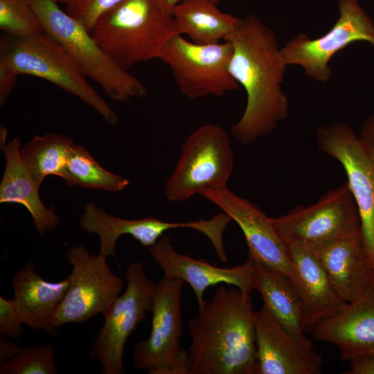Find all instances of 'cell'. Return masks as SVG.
Returning a JSON list of instances; mask_svg holds the SVG:
<instances>
[{
	"label": "cell",
	"instance_id": "1",
	"mask_svg": "<svg viewBox=\"0 0 374 374\" xmlns=\"http://www.w3.org/2000/svg\"><path fill=\"white\" fill-rule=\"evenodd\" d=\"M233 46L229 71L247 93L233 136L249 145L271 133L289 115V101L281 88L287 64L274 32L258 17L249 15L225 39Z\"/></svg>",
	"mask_w": 374,
	"mask_h": 374
},
{
	"label": "cell",
	"instance_id": "2",
	"mask_svg": "<svg viewBox=\"0 0 374 374\" xmlns=\"http://www.w3.org/2000/svg\"><path fill=\"white\" fill-rule=\"evenodd\" d=\"M254 312L251 293L220 286L188 321V374H256Z\"/></svg>",
	"mask_w": 374,
	"mask_h": 374
},
{
	"label": "cell",
	"instance_id": "3",
	"mask_svg": "<svg viewBox=\"0 0 374 374\" xmlns=\"http://www.w3.org/2000/svg\"><path fill=\"white\" fill-rule=\"evenodd\" d=\"M90 33L127 71L139 62L160 60L167 42L179 34L173 17L156 0H123L103 13Z\"/></svg>",
	"mask_w": 374,
	"mask_h": 374
},
{
	"label": "cell",
	"instance_id": "4",
	"mask_svg": "<svg viewBox=\"0 0 374 374\" xmlns=\"http://www.w3.org/2000/svg\"><path fill=\"white\" fill-rule=\"evenodd\" d=\"M44 33L69 55L82 73L97 83L107 96L117 102L143 98L146 86L121 66L95 41L75 18L53 0H28Z\"/></svg>",
	"mask_w": 374,
	"mask_h": 374
},
{
	"label": "cell",
	"instance_id": "5",
	"mask_svg": "<svg viewBox=\"0 0 374 374\" xmlns=\"http://www.w3.org/2000/svg\"><path fill=\"white\" fill-rule=\"evenodd\" d=\"M0 62L18 75L44 79L78 98L109 125L118 123L116 113L91 86L66 51L46 33L1 39Z\"/></svg>",
	"mask_w": 374,
	"mask_h": 374
},
{
	"label": "cell",
	"instance_id": "6",
	"mask_svg": "<svg viewBox=\"0 0 374 374\" xmlns=\"http://www.w3.org/2000/svg\"><path fill=\"white\" fill-rule=\"evenodd\" d=\"M234 167L228 133L207 123L194 130L184 141L180 157L166 181L165 193L172 202L227 186Z\"/></svg>",
	"mask_w": 374,
	"mask_h": 374
},
{
	"label": "cell",
	"instance_id": "7",
	"mask_svg": "<svg viewBox=\"0 0 374 374\" xmlns=\"http://www.w3.org/2000/svg\"><path fill=\"white\" fill-rule=\"evenodd\" d=\"M184 281L163 276L156 284L149 337L133 350V366L149 374H188L183 334L181 290Z\"/></svg>",
	"mask_w": 374,
	"mask_h": 374
},
{
	"label": "cell",
	"instance_id": "8",
	"mask_svg": "<svg viewBox=\"0 0 374 374\" xmlns=\"http://www.w3.org/2000/svg\"><path fill=\"white\" fill-rule=\"evenodd\" d=\"M126 288L104 315L105 322L89 353L101 365L103 374H123L126 342L152 309L156 284L147 276L142 262L130 264L125 272Z\"/></svg>",
	"mask_w": 374,
	"mask_h": 374
},
{
	"label": "cell",
	"instance_id": "9",
	"mask_svg": "<svg viewBox=\"0 0 374 374\" xmlns=\"http://www.w3.org/2000/svg\"><path fill=\"white\" fill-rule=\"evenodd\" d=\"M232 53L229 41L200 44L178 34L167 42L160 60L170 69L179 92L197 99L222 96L238 88L229 71Z\"/></svg>",
	"mask_w": 374,
	"mask_h": 374
},
{
	"label": "cell",
	"instance_id": "10",
	"mask_svg": "<svg viewBox=\"0 0 374 374\" xmlns=\"http://www.w3.org/2000/svg\"><path fill=\"white\" fill-rule=\"evenodd\" d=\"M271 222L285 243L314 251L329 245L360 225L347 181L326 193L316 203L297 206L285 215L271 217Z\"/></svg>",
	"mask_w": 374,
	"mask_h": 374
},
{
	"label": "cell",
	"instance_id": "11",
	"mask_svg": "<svg viewBox=\"0 0 374 374\" xmlns=\"http://www.w3.org/2000/svg\"><path fill=\"white\" fill-rule=\"evenodd\" d=\"M66 258L72 269L69 287L53 319L55 329L87 322L98 314L104 316L123 287V280L111 270L107 257L90 254L81 244L69 248Z\"/></svg>",
	"mask_w": 374,
	"mask_h": 374
},
{
	"label": "cell",
	"instance_id": "12",
	"mask_svg": "<svg viewBox=\"0 0 374 374\" xmlns=\"http://www.w3.org/2000/svg\"><path fill=\"white\" fill-rule=\"evenodd\" d=\"M318 148L345 170L360 220L364 251L374 273V157L345 123L319 126Z\"/></svg>",
	"mask_w": 374,
	"mask_h": 374
},
{
	"label": "cell",
	"instance_id": "13",
	"mask_svg": "<svg viewBox=\"0 0 374 374\" xmlns=\"http://www.w3.org/2000/svg\"><path fill=\"white\" fill-rule=\"evenodd\" d=\"M338 6L339 17L326 34L315 39L300 34L280 48L287 66H300L308 78L323 83L330 80L329 63L339 51L358 42L374 46V21L359 1L339 0Z\"/></svg>",
	"mask_w": 374,
	"mask_h": 374
},
{
	"label": "cell",
	"instance_id": "14",
	"mask_svg": "<svg viewBox=\"0 0 374 374\" xmlns=\"http://www.w3.org/2000/svg\"><path fill=\"white\" fill-rule=\"evenodd\" d=\"M256 374H319L323 359L312 341L285 328L263 305L254 312Z\"/></svg>",
	"mask_w": 374,
	"mask_h": 374
},
{
	"label": "cell",
	"instance_id": "15",
	"mask_svg": "<svg viewBox=\"0 0 374 374\" xmlns=\"http://www.w3.org/2000/svg\"><path fill=\"white\" fill-rule=\"evenodd\" d=\"M201 195L238 224L244 234L248 254L260 263L285 274L294 281V267L287 246L273 226L271 217L227 186L206 190Z\"/></svg>",
	"mask_w": 374,
	"mask_h": 374
},
{
	"label": "cell",
	"instance_id": "16",
	"mask_svg": "<svg viewBox=\"0 0 374 374\" xmlns=\"http://www.w3.org/2000/svg\"><path fill=\"white\" fill-rule=\"evenodd\" d=\"M148 251L161 268L164 276L180 279L190 285L197 301L198 309L206 303L204 295L209 287L224 283L247 293H251L254 290L252 280L253 260L249 256L242 265L230 268L220 267L204 259H195L177 252L168 235H163L148 248Z\"/></svg>",
	"mask_w": 374,
	"mask_h": 374
},
{
	"label": "cell",
	"instance_id": "17",
	"mask_svg": "<svg viewBox=\"0 0 374 374\" xmlns=\"http://www.w3.org/2000/svg\"><path fill=\"white\" fill-rule=\"evenodd\" d=\"M314 251L333 289L345 303L374 294V273L365 256L360 225Z\"/></svg>",
	"mask_w": 374,
	"mask_h": 374
},
{
	"label": "cell",
	"instance_id": "18",
	"mask_svg": "<svg viewBox=\"0 0 374 374\" xmlns=\"http://www.w3.org/2000/svg\"><path fill=\"white\" fill-rule=\"evenodd\" d=\"M312 328L314 339L338 347L342 361L374 354V294L346 303Z\"/></svg>",
	"mask_w": 374,
	"mask_h": 374
},
{
	"label": "cell",
	"instance_id": "19",
	"mask_svg": "<svg viewBox=\"0 0 374 374\" xmlns=\"http://www.w3.org/2000/svg\"><path fill=\"white\" fill-rule=\"evenodd\" d=\"M7 130L1 127V148L6 158V168L0 184V202L23 205L30 213L37 231L42 235L54 230L59 217L52 208H47L39 195V186L24 164L17 137L6 144Z\"/></svg>",
	"mask_w": 374,
	"mask_h": 374
},
{
	"label": "cell",
	"instance_id": "20",
	"mask_svg": "<svg viewBox=\"0 0 374 374\" xmlns=\"http://www.w3.org/2000/svg\"><path fill=\"white\" fill-rule=\"evenodd\" d=\"M69 284V276L61 281L44 280L28 261L12 279L13 299L24 325L55 335L53 319Z\"/></svg>",
	"mask_w": 374,
	"mask_h": 374
},
{
	"label": "cell",
	"instance_id": "21",
	"mask_svg": "<svg viewBox=\"0 0 374 374\" xmlns=\"http://www.w3.org/2000/svg\"><path fill=\"white\" fill-rule=\"evenodd\" d=\"M294 271V283L301 298L308 328L338 311L346 303L333 289L314 250L286 244Z\"/></svg>",
	"mask_w": 374,
	"mask_h": 374
},
{
	"label": "cell",
	"instance_id": "22",
	"mask_svg": "<svg viewBox=\"0 0 374 374\" xmlns=\"http://www.w3.org/2000/svg\"><path fill=\"white\" fill-rule=\"evenodd\" d=\"M248 256L253 260V288L262 296L263 305L285 328L294 335H303L308 328L307 317L292 279Z\"/></svg>",
	"mask_w": 374,
	"mask_h": 374
},
{
	"label": "cell",
	"instance_id": "23",
	"mask_svg": "<svg viewBox=\"0 0 374 374\" xmlns=\"http://www.w3.org/2000/svg\"><path fill=\"white\" fill-rule=\"evenodd\" d=\"M80 228L87 233H95L100 240V253L115 257L117 240L123 235H130L142 246L150 247L159 239V227L155 217L136 220L117 217L107 213L93 202L84 208Z\"/></svg>",
	"mask_w": 374,
	"mask_h": 374
},
{
	"label": "cell",
	"instance_id": "24",
	"mask_svg": "<svg viewBox=\"0 0 374 374\" xmlns=\"http://www.w3.org/2000/svg\"><path fill=\"white\" fill-rule=\"evenodd\" d=\"M211 0H183L172 17L179 35L191 42L214 44L224 41L237 28L241 18L221 11Z\"/></svg>",
	"mask_w": 374,
	"mask_h": 374
},
{
	"label": "cell",
	"instance_id": "25",
	"mask_svg": "<svg viewBox=\"0 0 374 374\" xmlns=\"http://www.w3.org/2000/svg\"><path fill=\"white\" fill-rule=\"evenodd\" d=\"M75 145L71 137L47 133L35 136L21 150L22 160L35 182L40 186L45 177L55 175L73 186L67 164Z\"/></svg>",
	"mask_w": 374,
	"mask_h": 374
},
{
	"label": "cell",
	"instance_id": "26",
	"mask_svg": "<svg viewBox=\"0 0 374 374\" xmlns=\"http://www.w3.org/2000/svg\"><path fill=\"white\" fill-rule=\"evenodd\" d=\"M68 170L73 186L85 188L118 192L125 188L129 180L102 168L82 146L75 145L71 150Z\"/></svg>",
	"mask_w": 374,
	"mask_h": 374
},
{
	"label": "cell",
	"instance_id": "27",
	"mask_svg": "<svg viewBox=\"0 0 374 374\" xmlns=\"http://www.w3.org/2000/svg\"><path fill=\"white\" fill-rule=\"evenodd\" d=\"M0 28L16 38L44 32L28 0H0Z\"/></svg>",
	"mask_w": 374,
	"mask_h": 374
},
{
	"label": "cell",
	"instance_id": "28",
	"mask_svg": "<svg viewBox=\"0 0 374 374\" xmlns=\"http://www.w3.org/2000/svg\"><path fill=\"white\" fill-rule=\"evenodd\" d=\"M55 348L52 344L25 347L1 364L0 374H57Z\"/></svg>",
	"mask_w": 374,
	"mask_h": 374
},
{
	"label": "cell",
	"instance_id": "29",
	"mask_svg": "<svg viewBox=\"0 0 374 374\" xmlns=\"http://www.w3.org/2000/svg\"><path fill=\"white\" fill-rule=\"evenodd\" d=\"M123 0H72L66 12L79 21L89 32L98 19Z\"/></svg>",
	"mask_w": 374,
	"mask_h": 374
},
{
	"label": "cell",
	"instance_id": "30",
	"mask_svg": "<svg viewBox=\"0 0 374 374\" xmlns=\"http://www.w3.org/2000/svg\"><path fill=\"white\" fill-rule=\"evenodd\" d=\"M24 323L13 299L0 297V338L19 339L24 332Z\"/></svg>",
	"mask_w": 374,
	"mask_h": 374
},
{
	"label": "cell",
	"instance_id": "31",
	"mask_svg": "<svg viewBox=\"0 0 374 374\" xmlns=\"http://www.w3.org/2000/svg\"><path fill=\"white\" fill-rule=\"evenodd\" d=\"M18 75L0 62V104L3 105L17 82Z\"/></svg>",
	"mask_w": 374,
	"mask_h": 374
},
{
	"label": "cell",
	"instance_id": "32",
	"mask_svg": "<svg viewBox=\"0 0 374 374\" xmlns=\"http://www.w3.org/2000/svg\"><path fill=\"white\" fill-rule=\"evenodd\" d=\"M350 369L346 374H374V354H366L350 360Z\"/></svg>",
	"mask_w": 374,
	"mask_h": 374
},
{
	"label": "cell",
	"instance_id": "33",
	"mask_svg": "<svg viewBox=\"0 0 374 374\" xmlns=\"http://www.w3.org/2000/svg\"><path fill=\"white\" fill-rule=\"evenodd\" d=\"M358 137L374 157V110L362 123Z\"/></svg>",
	"mask_w": 374,
	"mask_h": 374
},
{
	"label": "cell",
	"instance_id": "34",
	"mask_svg": "<svg viewBox=\"0 0 374 374\" xmlns=\"http://www.w3.org/2000/svg\"><path fill=\"white\" fill-rule=\"evenodd\" d=\"M23 347L6 339L0 338V365L19 355Z\"/></svg>",
	"mask_w": 374,
	"mask_h": 374
},
{
	"label": "cell",
	"instance_id": "35",
	"mask_svg": "<svg viewBox=\"0 0 374 374\" xmlns=\"http://www.w3.org/2000/svg\"><path fill=\"white\" fill-rule=\"evenodd\" d=\"M168 15L172 16L175 8L183 0H156Z\"/></svg>",
	"mask_w": 374,
	"mask_h": 374
},
{
	"label": "cell",
	"instance_id": "36",
	"mask_svg": "<svg viewBox=\"0 0 374 374\" xmlns=\"http://www.w3.org/2000/svg\"><path fill=\"white\" fill-rule=\"evenodd\" d=\"M57 3H64L66 4L69 3L72 0H53Z\"/></svg>",
	"mask_w": 374,
	"mask_h": 374
},
{
	"label": "cell",
	"instance_id": "37",
	"mask_svg": "<svg viewBox=\"0 0 374 374\" xmlns=\"http://www.w3.org/2000/svg\"><path fill=\"white\" fill-rule=\"evenodd\" d=\"M211 1H212L213 3L217 5L222 0H211Z\"/></svg>",
	"mask_w": 374,
	"mask_h": 374
}]
</instances>
